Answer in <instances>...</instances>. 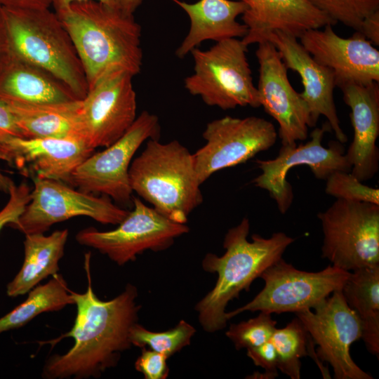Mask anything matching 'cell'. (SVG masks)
I'll list each match as a JSON object with an SVG mask.
<instances>
[{
	"mask_svg": "<svg viewBox=\"0 0 379 379\" xmlns=\"http://www.w3.org/2000/svg\"><path fill=\"white\" fill-rule=\"evenodd\" d=\"M13 137L22 135L8 106L0 100V160H3L2 151L6 142Z\"/></svg>",
	"mask_w": 379,
	"mask_h": 379,
	"instance_id": "obj_36",
	"label": "cell"
},
{
	"mask_svg": "<svg viewBox=\"0 0 379 379\" xmlns=\"http://www.w3.org/2000/svg\"><path fill=\"white\" fill-rule=\"evenodd\" d=\"M133 192L170 220L185 224L203 201L192 154L179 141L149 139L129 168Z\"/></svg>",
	"mask_w": 379,
	"mask_h": 379,
	"instance_id": "obj_4",
	"label": "cell"
},
{
	"mask_svg": "<svg viewBox=\"0 0 379 379\" xmlns=\"http://www.w3.org/2000/svg\"><path fill=\"white\" fill-rule=\"evenodd\" d=\"M160 130L157 116L142 112L119 139L104 150L92 153L76 168L70 185L119 204H130L133 190L129 168L133 156L146 140L159 139Z\"/></svg>",
	"mask_w": 379,
	"mask_h": 379,
	"instance_id": "obj_10",
	"label": "cell"
},
{
	"mask_svg": "<svg viewBox=\"0 0 379 379\" xmlns=\"http://www.w3.org/2000/svg\"><path fill=\"white\" fill-rule=\"evenodd\" d=\"M15 183L0 170V192L8 194L10 189Z\"/></svg>",
	"mask_w": 379,
	"mask_h": 379,
	"instance_id": "obj_41",
	"label": "cell"
},
{
	"mask_svg": "<svg viewBox=\"0 0 379 379\" xmlns=\"http://www.w3.org/2000/svg\"><path fill=\"white\" fill-rule=\"evenodd\" d=\"M342 293L361 322V338L368 350L379 354V265L353 270Z\"/></svg>",
	"mask_w": 379,
	"mask_h": 379,
	"instance_id": "obj_26",
	"label": "cell"
},
{
	"mask_svg": "<svg viewBox=\"0 0 379 379\" xmlns=\"http://www.w3.org/2000/svg\"><path fill=\"white\" fill-rule=\"evenodd\" d=\"M247 356L252 359L254 364L265 369L260 373L255 372L248 378L274 379L278 376L277 354L271 340L251 348L246 349Z\"/></svg>",
	"mask_w": 379,
	"mask_h": 379,
	"instance_id": "obj_34",
	"label": "cell"
},
{
	"mask_svg": "<svg viewBox=\"0 0 379 379\" xmlns=\"http://www.w3.org/2000/svg\"><path fill=\"white\" fill-rule=\"evenodd\" d=\"M267 40L276 47L286 68L300 75L304 88L300 95L308 107L312 126L321 115L324 116L337 140L345 143L347 136L340 127L333 100L336 86L332 70L317 62L293 36L276 31Z\"/></svg>",
	"mask_w": 379,
	"mask_h": 379,
	"instance_id": "obj_19",
	"label": "cell"
},
{
	"mask_svg": "<svg viewBox=\"0 0 379 379\" xmlns=\"http://www.w3.org/2000/svg\"><path fill=\"white\" fill-rule=\"evenodd\" d=\"M196 329L188 322L181 320L173 328L161 332L149 331L135 324L131 330L132 345L164 354L168 358L189 345Z\"/></svg>",
	"mask_w": 379,
	"mask_h": 379,
	"instance_id": "obj_29",
	"label": "cell"
},
{
	"mask_svg": "<svg viewBox=\"0 0 379 379\" xmlns=\"http://www.w3.org/2000/svg\"><path fill=\"white\" fill-rule=\"evenodd\" d=\"M363 35L372 44H379V11L367 16L363 21L360 30L357 32Z\"/></svg>",
	"mask_w": 379,
	"mask_h": 379,
	"instance_id": "obj_37",
	"label": "cell"
},
{
	"mask_svg": "<svg viewBox=\"0 0 379 379\" xmlns=\"http://www.w3.org/2000/svg\"><path fill=\"white\" fill-rule=\"evenodd\" d=\"M27 293L24 302L0 318V333L21 328L41 313L59 311L68 305H74L67 281L58 273Z\"/></svg>",
	"mask_w": 379,
	"mask_h": 379,
	"instance_id": "obj_27",
	"label": "cell"
},
{
	"mask_svg": "<svg viewBox=\"0 0 379 379\" xmlns=\"http://www.w3.org/2000/svg\"><path fill=\"white\" fill-rule=\"evenodd\" d=\"M32 180L29 203L18 221L8 226L24 234L45 233L52 225L79 216L103 225H118L129 212L105 195L84 192L54 180Z\"/></svg>",
	"mask_w": 379,
	"mask_h": 379,
	"instance_id": "obj_11",
	"label": "cell"
},
{
	"mask_svg": "<svg viewBox=\"0 0 379 379\" xmlns=\"http://www.w3.org/2000/svg\"><path fill=\"white\" fill-rule=\"evenodd\" d=\"M325 192L336 199L379 205V190L362 184L348 171L331 173L326 180Z\"/></svg>",
	"mask_w": 379,
	"mask_h": 379,
	"instance_id": "obj_32",
	"label": "cell"
},
{
	"mask_svg": "<svg viewBox=\"0 0 379 379\" xmlns=\"http://www.w3.org/2000/svg\"><path fill=\"white\" fill-rule=\"evenodd\" d=\"M203 138L205 145L192 154L201 184L216 171L245 163L270 149L277 141V132L263 118L226 116L208 123Z\"/></svg>",
	"mask_w": 379,
	"mask_h": 379,
	"instance_id": "obj_13",
	"label": "cell"
},
{
	"mask_svg": "<svg viewBox=\"0 0 379 379\" xmlns=\"http://www.w3.org/2000/svg\"><path fill=\"white\" fill-rule=\"evenodd\" d=\"M91 253L84 255L88 288L84 293L71 291L77 316L72 328L59 338L45 342L54 345L72 338L73 346L63 354H53L44 364L46 379L98 378L116 366L121 354L132 346L131 330L138 323L140 305L137 288L128 284L119 295L102 300L95 293L90 272Z\"/></svg>",
	"mask_w": 379,
	"mask_h": 379,
	"instance_id": "obj_1",
	"label": "cell"
},
{
	"mask_svg": "<svg viewBox=\"0 0 379 379\" xmlns=\"http://www.w3.org/2000/svg\"><path fill=\"white\" fill-rule=\"evenodd\" d=\"M11 55L2 7L0 6V72Z\"/></svg>",
	"mask_w": 379,
	"mask_h": 379,
	"instance_id": "obj_38",
	"label": "cell"
},
{
	"mask_svg": "<svg viewBox=\"0 0 379 379\" xmlns=\"http://www.w3.org/2000/svg\"><path fill=\"white\" fill-rule=\"evenodd\" d=\"M350 272L331 265L319 272L302 271L281 258L260 276L265 281L260 293L242 307L226 312L225 317L228 321L245 311L272 314L313 309L342 289Z\"/></svg>",
	"mask_w": 379,
	"mask_h": 379,
	"instance_id": "obj_8",
	"label": "cell"
},
{
	"mask_svg": "<svg viewBox=\"0 0 379 379\" xmlns=\"http://www.w3.org/2000/svg\"><path fill=\"white\" fill-rule=\"evenodd\" d=\"M328 24L300 37L303 48L319 64L334 74L335 86L379 82V51L360 33L343 38Z\"/></svg>",
	"mask_w": 379,
	"mask_h": 379,
	"instance_id": "obj_17",
	"label": "cell"
},
{
	"mask_svg": "<svg viewBox=\"0 0 379 379\" xmlns=\"http://www.w3.org/2000/svg\"><path fill=\"white\" fill-rule=\"evenodd\" d=\"M322 255L345 271L379 265V205L337 199L317 215Z\"/></svg>",
	"mask_w": 379,
	"mask_h": 379,
	"instance_id": "obj_7",
	"label": "cell"
},
{
	"mask_svg": "<svg viewBox=\"0 0 379 379\" xmlns=\"http://www.w3.org/2000/svg\"><path fill=\"white\" fill-rule=\"evenodd\" d=\"M247 52L248 46L237 38L216 42L206 51L194 48L190 52L194 72L185 79V89L223 110L260 107Z\"/></svg>",
	"mask_w": 379,
	"mask_h": 379,
	"instance_id": "obj_6",
	"label": "cell"
},
{
	"mask_svg": "<svg viewBox=\"0 0 379 379\" xmlns=\"http://www.w3.org/2000/svg\"><path fill=\"white\" fill-rule=\"evenodd\" d=\"M141 354L135 362V368L146 379H165L169 373L168 357L147 347H142Z\"/></svg>",
	"mask_w": 379,
	"mask_h": 379,
	"instance_id": "obj_35",
	"label": "cell"
},
{
	"mask_svg": "<svg viewBox=\"0 0 379 379\" xmlns=\"http://www.w3.org/2000/svg\"><path fill=\"white\" fill-rule=\"evenodd\" d=\"M277 321L270 314L260 312L255 318L232 324L225 333L237 350L259 346L270 340L275 331Z\"/></svg>",
	"mask_w": 379,
	"mask_h": 379,
	"instance_id": "obj_31",
	"label": "cell"
},
{
	"mask_svg": "<svg viewBox=\"0 0 379 379\" xmlns=\"http://www.w3.org/2000/svg\"><path fill=\"white\" fill-rule=\"evenodd\" d=\"M258 44L257 90L260 106L277 121L282 145L304 140L308 135V127H313L308 107L291 86L288 69L273 44L267 40Z\"/></svg>",
	"mask_w": 379,
	"mask_h": 379,
	"instance_id": "obj_16",
	"label": "cell"
},
{
	"mask_svg": "<svg viewBox=\"0 0 379 379\" xmlns=\"http://www.w3.org/2000/svg\"><path fill=\"white\" fill-rule=\"evenodd\" d=\"M331 130L327 121L312 131L311 139L305 144L282 145L275 159L255 161L262 173L253 182L268 192L281 213H286L293 202V190L286 177L294 166H307L317 179L324 180L335 171H351L352 164L342 143L337 140L330 142L328 147L322 145L324 133Z\"/></svg>",
	"mask_w": 379,
	"mask_h": 379,
	"instance_id": "obj_14",
	"label": "cell"
},
{
	"mask_svg": "<svg viewBox=\"0 0 379 379\" xmlns=\"http://www.w3.org/2000/svg\"><path fill=\"white\" fill-rule=\"evenodd\" d=\"M133 208L109 231H100L93 227L81 230L77 241L107 255L119 266L136 259L145 251L154 252L167 249L176 238L187 233L185 224L174 222L133 197Z\"/></svg>",
	"mask_w": 379,
	"mask_h": 379,
	"instance_id": "obj_9",
	"label": "cell"
},
{
	"mask_svg": "<svg viewBox=\"0 0 379 379\" xmlns=\"http://www.w3.org/2000/svg\"><path fill=\"white\" fill-rule=\"evenodd\" d=\"M311 309L295 313L314 345L317 356L332 367L335 379H372L350 355V346L361 338V320L347 304L342 289Z\"/></svg>",
	"mask_w": 379,
	"mask_h": 379,
	"instance_id": "obj_12",
	"label": "cell"
},
{
	"mask_svg": "<svg viewBox=\"0 0 379 379\" xmlns=\"http://www.w3.org/2000/svg\"><path fill=\"white\" fill-rule=\"evenodd\" d=\"M351 109L354 137L346 153L351 173L361 182L371 179L379 168V85L347 84L340 87Z\"/></svg>",
	"mask_w": 379,
	"mask_h": 379,
	"instance_id": "obj_20",
	"label": "cell"
},
{
	"mask_svg": "<svg viewBox=\"0 0 379 379\" xmlns=\"http://www.w3.org/2000/svg\"><path fill=\"white\" fill-rule=\"evenodd\" d=\"M31 188L25 183L13 185L9 190V198L0 210V232L6 226L15 223L30 200Z\"/></svg>",
	"mask_w": 379,
	"mask_h": 379,
	"instance_id": "obj_33",
	"label": "cell"
},
{
	"mask_svg": "<svg viewBox=\"0 0 379 379\" xmlns=\"http://www.w3.org/2000/svg\"><path fill=\"white\" fill-rule=\"evenodd\" d=\"M2 9L11 55L51 74L82 100L88 91L86 75L55 12L49 8Z\"/></svg>",
	"mask_w": 379,
	"mask_h": 379,
	"instance_id": "obj_5",
	"label": "cell"
},
{
	"mask_svg": "<svg viewBox=\"0 0 379 379\" xmlns=\"http://www.w3.org/2000/svg\"><path fill=\"white\" fill-rule=\"evenodd\" d=\"M310 335L296 317L282 328H276L271 341L277 354V368L291 379L300 378V358L307 355Z\"/></svg>",
	"mask_w": 379,
	"mask_h": 379,
	"instance_id": "obj_28",
	"label": "cell"
},
{
	"mask_svg": "<svg viewBox=\"0 0 379 379\" xmlns=\"http://www.w3.org/2000/svg\"><path fill=\"white\" fill-rule=\"evenodd\" d=\"M81 100L34 105H7L22 138H82Z\"/></svg>",
	"mask_w": 379,
	"mask_h": 379,
	"instance_id": "obj_25",
	"label": "cell"
},
{
	"mask_svg": "<svg viewBox=\"0 0 379 379\" xmlns=\"http://www.w3.org/2000/svg\"><path fill=\"white\" fill-rule=\"evenodd\" d=\"M133 76L124 71L110 73L88 89L81 100L83 136L93 149L119 139L136 119Z\"/></svg>",
	"mask_w": 379,
	"mask_h": 379,
	"instance_id": "obj_15",
	"label": "cell"
},
{
	"mask_svg": "<svg viewBox=\"0 0 379 379\" xmlns=\"http://www.w3.org/2000/svg\"><path fill=\"white\" fill-rule=\"evenodd\" d=\"M250 224L247 218L228 230L223 240L226 250L222 256L208 253L202 260V267L216 273L213 288L200 301L194 310L203 329L213 333L227 325L225 309L230 301L239 298L242 291H249L252 282L270 265L278 261L294 239L279 232L270 238L258 234L247 239Z\"/></svg>",
	"mask_w": 379,
	"mask_h": 379,
	"instance_id": "obj_3",
	"label": "cell"
},
{
	"mask_svg": "<svg viewBox=\"0 0 379 379\" xmlns=\"http://www.w3.org/2000/svg\"><path fill=\"white\" fill-rule=\"evenodd\" d=\"M93 152L82 138L13 137L6 142L2 156L25 175L70 185L74 171Z\"/></svg>",
	"mask_w": 379,
	"mask_h": 379,
	"instance_id": "obj_18",
	"label": "cell"
},
{
	"mask_svg": "<svg viewBox=\"0 0 379 379\" xmlns=\"http://www.w3.org/2000/svg\"><path fill=\"white\" fill-rule=\"evenodd\" d=\"M52 0H0V6L11 8H49Z\"/></svg>",
	"mask_w": 379,
	"mask_h": 379,
	"instance_id": "obj_39",
	"label": "cell"
},
{
	"mask_svg": "<svg viewBox=\"0 0 379 379\" xmlns=\"http://www.w3.org/2000/svg\"><path fill=\"white\" fill-rule=\"evenodd\" d=\"M142 1L143 0H125V11L133 14L134 11L142 4Z\"/></svg>",
	"mask_w": 379,
	"mask_h": 379,
	"instance_id": "obj_42",
	"label": "cell"
},
{
	"mask_svg": "<svg viewBox=\"0 0 379 379\" xmlns=\"http://www.w3.org/2000/svg\"><path fill=\"white\" fill-rule=\"evenodd\" d=\"M79 100L57 78L11 55L0 72V100L7 105L60 103Z\"/></svg>",
	"mask_w": 379,
	"mask_h": 379,
	"instance_id": "obj_23",
	"label": "cell"
},
{
	"mask_svg": "<svg viewBox=\"0 0 379 379\" xmlns=\"http://www.w3.org/2000/svg\"><path fill=\"white\" fill-rule=\"evenodd\" d=\"M335 22L359 32L364 20L379 11V0H307Z\"/></svg>",
	"mask_w": 379,
	"mask_h": 379,
	"instance_id": "obj_30",
	"label": "cell"
},
{
	"mask_svg": "<svg viewBox=\"0 0 379 379\" xmlns=\"http://www.w3.org/2000/svg\"><path fill=\"white\" fill-rule=\"evenodd\" d=\"M84 1H98L110 6L123 10H124L125 8V0H52L51 6L54 7L55 12H57L66 8L72 3Z\"/></svg>",
	"mask_w": 379,
	"mask_h": 379,
	"instance_id": "obj_40",
	"label": "cell"
},
{
	"mask_svg": "<svg viewBox=\"0 0 379 379\" xmlns=\"http://www.w3.org/2000/svg\"><path fill=\"white\" fill-rule=\"evenodd\" d=\"M55 13L71 37L88 89L114 72L140 73L141 27L133 14L98 1L74 2Z\"/></svg>",
	"mask_w": 379,
	"mask_h": 379,
	"instance_id": "obj_2",
	"label": "cell"
},
{
	"mask_svg": "<svg viewBox=\"0 0 379 379\" xmlns=\"http://www.w3.org/2000/svg\"><path fill=\"white\" fill-rule=\"evenodd\" d=\"M238 1L247 7L242 20L248 32L241 39L247 46L267 41L269 34L276 31L299 39L309 29L337 23L307 0Z\"/></svg>",
	"mask_w": 379,
	"mask_h": 379,
	"instance_id": "obj_21",
	"label": "cell"
},
{
	"mask_svg": "<svg viewBox=\"0 0 379 379\" xmlns=\"http://www.w3.org/2000/svg\"><path fill=\"white\" fill-rule=\"evenodd\" d=\"M182 8L190 20L187 34L175 51L179 58H183L192 49L206 40L216 42L232 38L244 37L248 27L237 21L246 5L236 0H199L189 4L171 0Z\"/></svg>",
	"mask_w": 379,
	"mask_h": 379,
	"instance_id": "obj_22",
	"label": "cell"
},
{
	"mask_svg": "<svg viewBox=\"0 0 379 379\" xmlns=\"http://www.w3.org/2000/svg\"><path fill=\"white\" fill-rule=\"evenodd\" d=\"M25 235L22 265L6 286V294L11 298L27 293L41 281L58 274L69 231L64 229L49 235L44 233Z\"/></svg>",
	"mask_w": 379,
	"mask_h": 379,
	"instance_id": "obj_24",
	"label": "cell"
}]
</instances>
